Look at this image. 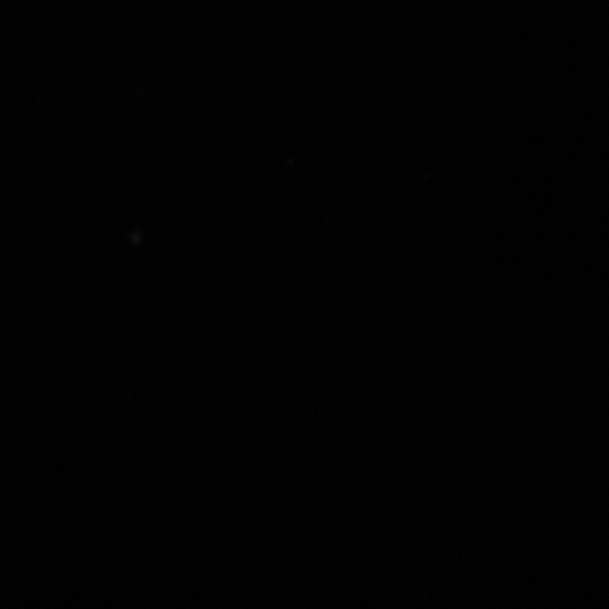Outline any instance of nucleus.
Wrapping results in <instances>:
<instances>
[]
</instances>
